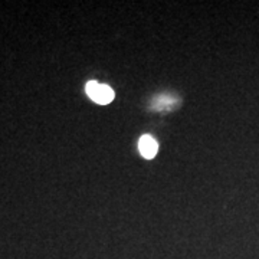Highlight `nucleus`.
<instances>
[{
	"label": "nucleus",
	"mask_w": 259,
	"mask_h": 259,
	"mask_svg": "<svg viewBox=\"0 0 259 259\" xmlns=\"http://www.w3.org/2000/svg\"><path fill=\"white\" fill-rule=\"evenodd\" d=\"M85 91L88 94V97L100 105L110 104L114 100V91L108 85H102L97 81H90L85 87Z\"/></svg>",
	"instance_id": "nucleus-1"
},
{
	"label": "nucleus",
	"mask_w": 259,
	"mask_h": 259,
	"mask_svg": "<svg viewBox=\"0 0 259 259\" xmlns=\"http://www.w3.org/2000/svg\"><path fill=\"white\" fill-rule=\"evenodd\" d=\"M139 147L140 151H141V154H143V157L153 158L157 154L158 146L157 143H156V140L153 139L151 136H143V137L140 139Z\"/></svg>",
	"instance_id": "nucleus-2"
}]
</instances>
